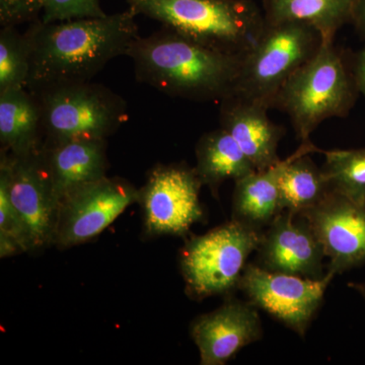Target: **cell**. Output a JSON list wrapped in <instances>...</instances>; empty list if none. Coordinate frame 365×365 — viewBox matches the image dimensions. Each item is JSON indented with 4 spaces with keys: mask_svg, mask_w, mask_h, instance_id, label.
<instances>
[{
    "mask_svg": "<svg viewBox=\"0 0 365 365\" xmlns=\"http://www.w3.org/2000/svg\"><path fill=\"white\" fill-rule=\"evenodd\" d=\"M130 9L101 18L45 24L33 21L26 30L31 68L26 88L91 81L112 59L126 55L139 37Z\"/></svg>",
    "mask_w": 365,
    "mask_h": 365,
    "instance_id": "1",
    "label": "cell"
},
{
    "mask_svg": "<svg viewBox=\"0 0 365 365\" xmlns=\"http://www.w3.org/2000/svg\"><path fill=\"white\" fill-rule=\"evenodd\" d=\"M126 56L137 81L163 93L204 102H220L237 88L242 56L232 54L163 28L138 38Z\"/></svg>",
    "mask_w": 365,
    "mask_h": 365,
    "instance_id": "2",
    "label": "cell"
},
{
    "mask_svg": "<svg viewBox=\"0 0 365 365\" xmlns=\"http://www.w3.org/2000/svg\"><path fill=\"white\" fill-rule=\"evenodd\" d=\"M135 16L209 47L244 56L265 26L253 0H126Z\"/></svg>",
    "mask_w": 365,
    "mask_h": 365,
    "instance_id": "3",
    "label": "cell"
},
{
    "mask_svg": "<svg viewBox=\"0 0 365 365\" xmlns=\"http://www.w3.org/2000/svg\"><path fill=\"white\" fill-rule=\"evenodd\" d=\"M356 91L354 76L334 41H323L281 88L273 109L287 113L300 143H311L312 133L324 121L347 115Z\"/></svg>",
    "mask_w": 365,
    "mask_h": 365,
    "instance_id": "4",
    "label": "cell"
},
{
    "mask_svg": "<svg viewBox=\"0 0 365 365\" xmlns=\"http://www.w3.org/2000/svg\"><path fill=\"white\" fill-rule=\"evenodd\" d=\"M323 43L306 24H267L253 48L242 57L234 95L273 109L281 88Z\"/></svg>",
    "mask_w": 365,
    "mask_h": 365,
    "instance_id": "5",
    "label": "cell"
},
{
    "mask_svg": "<svg viewBox=\"0 0 365 365\" xmlns=\"http://www.w3.org/2000/svg\"><path fill=\"white\" fill-rule=\"evenodd\" d=\"M34 93L42 109L46 143L69 139L107 140L128 118L123 98L91 81L50 86Z\"/></svg>",
    "mask_w": 365,
    "mask_h": 365,
    "instance_id": "6",
    "label": "cell"
},
{
    "mask_svg": "<svg viewBox=\"0 0 365 365\" xmlns=\"http://www.w3.org/2000/svg\"><path fill=\"white\" fill-rule=\"evenodd\" d=\"M260 237V232L232 220L191 239L181 254L189 294L204 299L239 289L247 261L257 251Z\"/></svg>",
    "mask_w": 365,
    "mask_h": 365,
    "instance_id": "7",
    "label": "cell"
},
{
    "mask_svg": "<svg viewBox=\"0 0 365 365\" xmlns=\"http://www.w3.org/2000/svg\"><path fill=\"white\" fill-rule=\"evenodd\" d=\"M335 276L332 271L327 270L324 277L312 279L271 272L258 264H248L239 289L257 309H263L300 337H304Z\"/></svg>",
    "mask_w": 365,
    "mask_h": 365,
    "instance_id": "8",
    "label": "cell"
},
{
    "mask_svg": "<svg viewBox=\"0 0 365 365\" xmlns=\"http://www.w3.org/2000/svg\"><path fill=\"white\" fill-rule=\"evenodd\" d=\"M9 177V196L25 234L28 252L54 244L60 203L41 148L14 155L1 150Z\"/></svg>",
    "mask_w": 365,
    "mask_h": 365,
    "instance_id": "9",
    "label": "cell"
},
{
    "mask_svg": "<svg viewBox=\"0 0 365 365\" xmlns=\"http://www.w3.org/2000/svg\"><path fill=\"white\" fill-rule=\"evenodd\" d=\"M194 168L186 165H158L139 190L145 232L150 235H184L202 220L200 189Z\"/></svg>",
    "mask_w": 365,
    "mask_h": 365,
    "instance_id": "10",
    "label": "cell"
},
{
    "mask_svg": "<svg viewBox=\"0 0 365 365\" xmlns=\"http://www.w3.org/2000/svg\"><path fill=\"white\" fill-rule=\"evenodd\" d=\"M138 201L139 190L120 178L106 176L78 187L60 202L53 245L68 249L95 239Z\"/></svg>",
    "mask_w": 365,
    "mask_h": 365,
    "instance_id": "11",
    "label": "cell"
},
{
    "mask_svg": "<svg viewBox=\"0 0 365 365\" xmlns=\"http://www.w3.org/2000/svg\"><path fill=\"white\" fill-rule=\"evenodd\" d=\"M329 259L327 270L342 274L365 264V202L329 192L304 215Z\"/></svg>",
    "mask_w": 365,
    "mask_h": 365,
    "instance_id": "12",
    "label": "cell"
},
{
    "mask_svg": "<svg viewBox=\"0 0 365 365\" xmlns=\"http://www.w3.org/2000/svg\"><path fill=\"white\" fill-rule=\"evenodd\" d=\"M258 265L271 272L319 279L325 251L306 216L283 210L261 232Z\"/></svg>",
    "mask_w": 365,
    "mask_h": 365,
    "instance_id": "13",
    "label": "cell"
},
{
    "mask_svg": "<svg viewBox=\"0 0 365 365\" xmlns=\"http://www.w3.org/2000/svg\"><path fill=\"white\" fill-rule=\"evenodd\" d=\"M190 332L202 365L225 364L242 348L263 337L258 309L235 299L194 319Z\"/></svg>",
    "mask_w": 365,
    "mask_h": 365,
    "instance_id": "14",
    "label": "cell"
},
{
    "mask_svg": "<svg viewBox=\"0 0 365 365\" xmlns=\"http://www.w3.org/2000/svg\"><path fill=\"white\" fill-rule=\"evenodd\" d=\"M265 106L232 96L222 102L220 127L235 139L256 170H267L281 162L278 145L285 129L271 121Z\"/></svg>",
    "mask_w": 365,
    "mask_h": 365,
    "instance_id": "15",
    "label": "cell"
},
{
    "mask_svg": "<svg viewBox=\"0 0 365 365\" xmlns=\"http://www.w3.org/2000/svg\"><path fill=\"white\" fill-rule=\"evenodd\" d=\"M106 148L104 139H69L41 148L59 203L78 187L106 177Z\"/></svg>",
    "mask_w": 365,
    "mask_h": 365,
    "instance_id": "16",
    "label": "cell"
},
{
    "mask_svg": "<svg viewBox=\"0 0 365 365\" xmlns=\"http://www.w3.org/2000/svg\"><path fill=\"white\" fill-rule=\"evenodd\" d=\"M43 136L42 109L36 93L26 88L0 93L1 150L14 155L40 150Z\"/></svg>",
    "mask_w": 365,
    "mask_h": 365,
    "instance_id": "17",
    "label": "cell"
},
{
    "mask_svg": "<svg viewBox=\"0 0 365 365\" xmlns=\"http://www.w3.org/2000/svg\"><path fill=\"white\" fill-rule=\"evenodd\" d=\"M283 163L235 181L232 220L262 232L282 212L279 177Z\"/></svg>",
    "mask_w": 365,
    "mask_h": 365,
    "instance_id": "18",
    "label": "cell"
},
{
    "mask_svg": "<svg viewBox=\"0 0 365 365\" xmlns=\"http://www.w3.org/2000/svg\"><path fill=\"white\" fill-rule=\"evenodd\" d=\"M318 150L313 143H302L294 155L285 158L279 177L281 210L304 215L331 191L323 169L309 158Z\"/></svg>",
    "mask_w": 365,
    "mask_h": 365,
    "instance_id": "19",
    "label": "cell"
},
{
    "mask_svg": "<svg viewBox=\"0 0 365 365\" xmlns=\"http://www.w3.org/2000/svg\"><path fill=\"white\" fill-rule=\"evenodd\" d=\"M356 0H263L267 24L294 21L312 26L323 41H335L346 24H351Z\"/></svg>",
    "mask_w": 365,
    "mask_h": 365,
    "instance_id": "20",
    "label": "cell"
},
{
    "mask_svg": "<svg viewBox=\"0 0 365 365\" xmlns=\"http://www.w3.org/2000/svg\"><path fill=\"white\" fill-rule=\"evenodd\" d=\"M194 169L203 186H208L215 196L222 182L237 181L256 170L235 139L222 127L204 134L197 143Z\"/></svg>",
    "mask_w": 365,
    "mask_h": 365,
    "instance_id": "21",
    "label": "cell"
},
{
    "mask_svg": "<svg viewBox=\"0 0 365 365\" xmlns=\"http://www.w3.org/2000/svg\"><path fill=\"white\" fill-rule=\"evenodd\" d=\"M324 174L331 189L365 202V148L323 151Z\"/></svg>",
    "mask_w": 365,
    "mask_h": 365,
    "instance_id": "22",
    "label": "cell"
},
{
    "mask_svg": "<svg viewBox=\"0 0 365 365\" xmlns=\"http://www.w3.org/2000/svg\"><path fill=\"white\" fill-rule=\"evenodd\" d=\"M31 68V50L26 34L16 26L0 31V93L26 88Z\"/></svg>",
    "mask_w": 365,
    "mask_h": 365,
    "instance_id": "23",
    "label": "cell"
},
{
    "mask_svg": "<svg viewBox=\"0 0 365 365\" xmlns=\"http://www.w3.org/2000/svg\"><path fill=\"white\" fill-rule=\"evenodd\" d=\"M21 252H28L25 234L9 196L6 168L0 163V257Z\"/></svg>",
    "mask_w": 365,
    "mask_h": 365,
    "instance_id": "24",
    "label": "cell"
},
{
    "mask_svg": "<svg viewBox=\"0 0 365 365\" xmlns=\"http://www.w3.org/2000/svg\"><path fill=\"white\" fill-rule=\"evenodd\" d=\"M43 23L101 18L106 14L100 0H43Z\"/></svg>",
    "mask_w": 365,
    "mask_h": 365,
    "instance_id": "25",
    "label": "cell"
},
{
    "mask_svg": "<svg viewBox=\"0 0 365 365\" xmlns=\"http://www.w3.org/2000/svg\"><path fill=\"white\" fill-rule=\"evenodd\" d=\"M43 11V0H0V25L16 26L35 21Z\"/></svg>",
    "mask_w": 365,
    "mask_h": 365,
    "instance_id": "26",
    "label": "cell"
},
{
    "mask_svg": "<svg viewBox=\"0 0 365 365\" xmlns=\"http://www.w3.org/2000/svg\"><path fill=\"white\" fill-rule=\"evenodd\" d=\"M353 76H354L359 91H361L365 97V48L357 55Z\"/></svg>",
    "mask_w": 365,
    "mask_h": 365,
    "instance_id": "27",
    "label": "cell"
},
{
    "mask_svg": "<svg viewBox=\"0 0 365 365\" xmlns=\"http://www.w3.org/2000/svg\"><path fill=\"white\" fill-rule=\"evenodd\" d=\"M351 24L365 39V0H356Z\"/></svg>",
    "mask_w": 365,
    "mask_h": 365,
    "instance_id": "28",
    "label": "cell"
},
{
    "mask_svg": "<svg viewBox=\"0 0 365 365\" xmlns=\"http://www.w3.org/2000/svg\"><path fill=\"white\" fill-rule=\"evenodd\" d=\"M349 287L356 290V292L361 295L362 299H364L365 302V281L364 282L350 283Z\"/></svg>",
    "mask_w": 365,
    "mask_h": 365,
    "instance_id": "29",
    "label": "cell"
}]
</instances>
